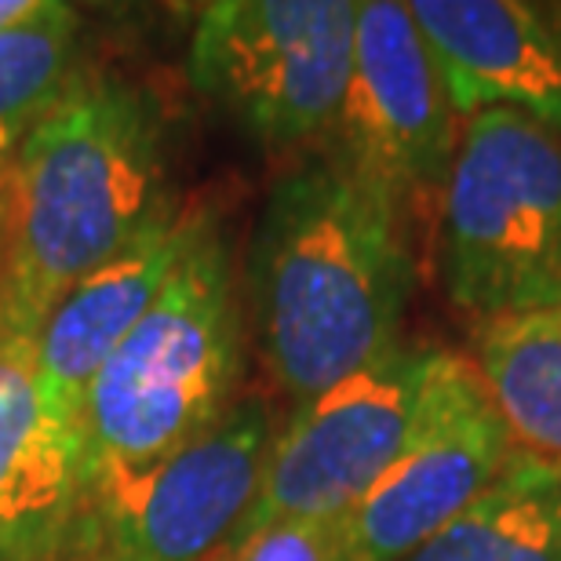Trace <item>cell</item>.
<instances>
[{"label": "cell", "mask_w": 561, "mask_h": 561, "mask_svg": "<svg viewBox=\"0 0 561 561\" xmlns=\"http://www.w3.org/2000/svg\"><path fill=\"white\" fill-rule=\"evenodd\" d=\"M401 205L324 150L274 183L249 252L255 340L307 401L398 346L412 296Z\"/></svg>", "instance_id": "obj_1"}, {"label": "cell", "mask_w": 561, "mask_h": 561, "mask_svg": "<svg viewBox=\"0 0 561 561\" xmlns=\"http://www.w3.org/2000/svg\"><path fill=\"white\" fill-rule=\"evenodd\" d=\"M172 208L153 103L81 73L0 168V351L37 343L55 307Z\"/></svg>", "instance_id": "obj_2"}, {"label": "cell", "mask_w": 561, "mask_h": 561, "mask_svg": "<svg viewBox=\"0 0 561 561\" xmlns=\"http://www.w3.org/2000/svg\"><path fill=\"white\" fill-rule=\"evenodd\" d=\"M238 376L241 313L230 255L219 227L197 211L183 260L84 398L92 489L136 478L205 434L233 405Z\"/></svg>", "instance_id": "obj_3"}, {"label": "cell", "mask_w": 561, "mask_h": 561, "mask_svg": "<svg viewBox=\"0 0 561 561\" xmlns=\"http://www.w3.org/2000/svg\"><path fill=\"white\" fill-rule=\"evenodd\" d=\"M448 299L500 321L561 302V139L514 110L463 121L442 186Z\"/></svg>", "instance_id": "obj_4"}, {"label": "cell", "mask_w": 561, "mask_h": 561, "mask_svg": "<svg viewBox=\"0 0 561 561\" xmlns=\"http://www.w3.org/2000/svg\"><path fill=\"white\" fill-rule=\"evenodd\" d=\"M357 0H219L190 37V81L266 150L332 139Z\"/></svg>", "instance_id": "obj_5"}, {"label": "cell", "mask_w": 561, "mask_h": 561, "mask_svg": "<svg viewBox=\"0 0 561 561\" xmlns=\"http://www.w3.org/2000/svg\"><path fill=\"white\" fill-rule=\"evenodd\" d=\"M437 351L398 343L329 390L299 401L266 459L260 500L241 525L343 522L409 445Z\"/></svg>", "instance_id": "obj_6"}, {"label": "cell", "mask_w": 561, "mask_h": 561, "mask_svg": "<svg viewBox=\"0 0 561 561\" xmlns=\"http://www.w3.org/2000/svg\"><path fill=\"white\" fill-rule=\"evenodd\" d=\"M277 431L266 401H233L161 463L88 492L73 543L128 561H211L249 522Z\"/></svg>", "instance_id": "obj_7"}, {"label": "cell", "mask_w": 561, "mask_h": 561, "mask_svg": "<svg viewBox=\"0 0 561 561\" xmlns=\"http://www.w3.org/2000/svg\"><path fill=\"white\" fill-rule=\"evenodd\" d=\"M518 448L474 365L437 351L409 445L343 518L346 561H409L503 474Z\"/></svg>", "instance_id": "obj_8"}, {"label": "cell", "mask_w": 561, "mask_h": 561, "mask_svg": "<svg viewBox=\"0 0 561 561\" xmlns=\"http://www.w3.org/2000/svg\"><path fill=\"white\" fill-rule=\"evenodd\" d=\"M456 142V110L409 4L357 0L354 66L329 150L405 208L442 197Z\"/></svg>", "instance_id": "obj_9"}, {"label": "cell", "mask_w": 561, "mask_h": 561, "mask_svg": "<svg viewBox=\"0 0 561 561\" xmlns=\"http://www.w3.org/2000/svg\"><path fill=\"white\" fill-rule=\"evenodd\" d=\"M84 426L44 398L33 346L0 351V561H59L88 507Z\"/></svg>", "instance_id": "obj_10"}, {"label": "cell", "mask_w": 561, "mask_h": 561, "mask_svg": "<svg viewBox=\"0 0 561 561\" xmlns=\"http://www.w3.org/2000/svg\"><path fill=\"white\" fill-rule=\"evenodd\" d=\"M409 11L459 121L514 110L561 139V37L540 11L518 0H412Z\"/></svg>", "instance_id": "obj_11"}, {"label": "cell", "mask_w": 561, "mask_h": 561, "mask_svg": "<svg viewBox=\"0 0 561 561\" xmlns=\"http://www.w3.org/2000/svg\"><path fill=\"white\" fill-rule=\"evenodd\" d=\"M194 216L172 208L168 216L150 222L136 241H128L103 266H95L70 296H66L33 343V368L44 398L62 416L81 423L84 398L95 376L103 373L110 354L136 329L150 310L168 274L183 260Z\"/></svg>", "instance_id": "obj_12"}, {"label": "cell", "mask_w": 561, "mask_h": 561, "mask_svg": "<svg viewBox=\"0 0 561 561\" xmlns=\"http://www.w3.org/2000/svg\"><path fill=\"white\" fill-rule=\"evenodd\" d=\"M409 561H561V459L518 448L503 474Z\"/></svg>", "instance_id": "obj_13"}, {"label": "cell", "mask_w": 561, "mask_h": 561, "mask_svg": "<svg viewBox=\"0 0 561 561\" xmlns=\"http://www.w3.org/2000/svg\"><path fill=\"white\" fill-rule=\"evenodd\" d=\"M474 373L514 442L561 459V302L481 324Z\"/></svg>", "instance_id": "obj_14"}, {"label": "cell", "mask_w": 561, "mask_h": 561, "mask_svg": "<svg viewBox=\"0 0 561 561\" xmlns=\"http://www.w3.org/2000/svg\"><path fill=\"white\" fill-rule=\"evenodd\" d=\"M81 15L44 0L37 15L0 33V168L22 150L73 88Z\"/></svg>", "instance_id": "obj_15"}, {"label": "cell", "mask_w": 561, "mask_h": 561, "mask_svg": "<svg viewBox=\"0 0 561 561\" xmlns=\"http://www.w3.org/2000/svg\"><path fill=\"white\" fill-rule=\"evenodd\" d=\"M211 561H346L343 522H271L238 536Z\"/></svg>", "instance_id": "obj_16"}, {"label": "cell", "mask_w": 561, "mask_h": 561, "mask_svg": "<svg viewBox=\"0 0 561 561\" xmlns=\"http://www.w3.org/2000/svg\"><path fill=\"white\" fill-rule=\"evenodd\" d=\"M44 0H0V33H8L11 26L26 22L30 15H37Z\"/></svg>", "instance_id": "obj_17"}, {"label": "cell", "mask_w": 561, "mask_h": 561, "mask_svg": "<svg viewBox=\"0 0 561 561\" xmlns=\"http://www.w3.org/2000/svg\"><path fill=\"white\" fill-rule=\"evenodd\" d=\"M59 561H128V558L103 551V547H95V543H70V551H66Z\"/></svg>", "instance_id": "obj_18"}]
</instances>
